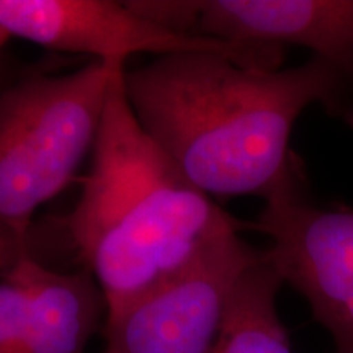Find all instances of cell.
I'll list each match as a JSON object with an SVG mask.
<instances>
[{"label": "cell", "mask_w": 353, "mask_h": 353, "mask_svg": "<svg viewBox=\"0 0 353 353\" xmlns=\"http://www.w3.org/2000/svg\"><path fill=\"white\" fill-rule=\"evenodd\" d=\"M281 285L280 275L263 257L250 265L234 286L210 353H291L276 309Z\"/></svg>", "instance_id": "9"}, {"label": "cell", "mask_w": 353, "mask_h": 353, "mask_svg": "<svg viewBox=\"0 0 353 353\" xmlns=\"http://www.w3.org/2000/svg\"><path fill=\"white\" fill-rule=\"evenodd\" d=\"M192 33L242 44L301 46L337 79L341 118L353 125V0L190 2Z\"/></svg>", "instance_id": "7"}, {"label": "cell", "mask_w": 353, "mask_h": 353, "mask_svg": "<svg viewBox=\"0 0 353 353\" xmlns=\"http://www.w3.org/2000/svg\"><path fill=\"white\" fill-rule=\"evenodd\" d=\"M6 77H7V72H2V70H0V88H2L3 83H6V82H3V81H6Z\"/></svg>", "instance_id": "12"}, {"label": "cell", "mask_w": 353, "mask_h": 353, "mask_svg": "<svg viewBox=\"0 0 353 353\" xmlns=\"http://www.w3.org/2000/svg\"><path fill=\"white\" fill-rule=\"evenodd\" d=\"M107 301L90 272L46 268L32 252L0 278V353H83Z\"/></svg>", "instance_id": "8"}, {"label": "cell", "mask_w": 353, "mask_h": 353, "mask_svg": "<svg viewBox=\"0 0 353 353\" xmlns=\"http://www.w3.org/2000/svg\"><path fill=\"white\" fill-rule=\"evenodd\" d=\"M249 228L272 241L263 260L306 298L337 353H353V210L319 208L304 187L265 201Z\"/></svg>", "instance_id": "6"}, {"label": "cell", "mask_w": 353, "mask_h": 353, "mask_svg": "<svg viewBox=\"0 0 353 353\" xmlns=\"http://www.w3.org/2000/svg\"><path fill=\"white\" fill-rule=\"evenodd\" d=\"M118 63L97 132L90 174L69 218L83 267L94 275L107 319L229 232L249 228L185 176L143 130Z\"/></svg>", "instance_id": "2"}, {"label": "cell", "mask_w": 353, "mask_h": 353, "mask_svg": "<svg viewBox=\"0 0 353 353\" xmlns=\"http://www.w3.org/2000/svg\"><path fill=\"white\" fill-rule=\"evenodd\" d=\"M8 38H10V37H8V34L2 30V26H0V52H2L3 46H6V43L8 41Z\"/></svg>", "instance_id": "11"}, {"label": "cell", "mask_w": 353, "mask_h": 353, "mask_svg": "<svg viewBox=\"0 0 353 353\" xmlns=\"http://www.w3.org/2000/svg\"><path fill=\"white\" fill-rule=\"evenodd\" d=\"M136 120L206 195L272 200L304 188L291 131L303 110L322 103L341 117L342 94L319 59L260 70L211 52L159 56L125 72Z\"/></svg>", "instance_id": "1"}, {"label": "cell", "mask_w": 353, "mask_h": 353, "mask_svg": "<svg viewBox=\"0 0 353 353\" xmlns=\"http://www.w3.org/2000/svg\"><path fill=\"white\" fill-rule=\"evenodd\" d=\"M262 252L229 232L105 321L110 353H210L234 286Z\"/></svg>", "instance_id": "5"}, {"label": "cell", "mask_w": 353, "mask_h": 353, "mask_svg": "<svg viewBox=\"0 0 353 353\" xmlns=\"http://www.w3.org/2000/svg\"><path fill=\"white\" fill-rule=\"evenodd\" d=\"M0 26L51 51L126 63L136 52L159 56L211 52L249 69H280L285 50L180 33L112 0H0Z\"/></svg>", "instance_id": "4"}, {"label": "cell", "mask_w": 353, "mask_h": 353, "mask_svg": "<svg viewBox=\"0 0 353 353\" xmlns=\"http://www.w3.org/2000/svg\"><path fill=\"white\" fill-rule=\"evenodd\" d=\"M103 353H110V352H108V350H105V352H103Z\"/></svg>", "instance_id": "13"}, {"label": "cell", "mask_w": 353, "mask_h": 353, "mask_svg": "<svg viewBox=\"0 0 353 353\" xmlns=\"http://www.w3.org/2000/svg\"><path fill=\"white\" fill-rule=\"evenodd\" d=\"M28 252L30 239L21 237L13 229L0 223V278L6 276Z\"/></svg>", "instance_id": "10"}, {"label": "cell", "mask_w": 353, "mask_h": 353, "mask_svg": "<svg viewBox=\"0 0 353 353\" xmlns=\"http://www.w3.org/2000/svg\"><path fill=\"white\" fill-rule=\"evenodd\" d=\"M117 64L25 74L0 88V223L21 237L94 149Z\"/></svg>", "instance_id": "3"}]
</instances>
